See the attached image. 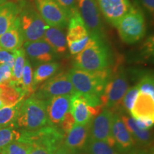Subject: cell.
<instances>
[{
    "label": "cell",
    "mask_w": 154,
    "mask_h": 154,
    "mask_svg": "<svg viewBox=\"0 0 154 154\" xmlns=\"http://www.w3.org/2000/svg\"><path fill=\"white\" fill-rule=\"evenodd\" d=\"M153 152V151H152ZM151 151H149L147 149H133L128 151L126 154H151Z\"/></svg>",
    "instance_id": "ab89813d"
},
{
    "label": "cell",
    "mask_w": 154,
    "mask_h": 154,
    "mask_svg": "<svg viewBox=\"0 0 154 154\" xmlns=\"http://www.w3.org/2000/svg\"><path fill=\"white\" fill-rule=\"evenodd\" d=\"M112 61L111 50L103 38L91 35L86 47L74 58V68L97 72L109 68Z\"/></svg>",
    "instance_id": "6da1fadb"
},
{
    "label": "cell",
    "mask_w": 154,
    "mask_h": 154,
    "mask_svg": "<svg viewBox=\"0 0 154 154\" xmlns=\"http://www.w3.org/2000/svg\"><path fill=\"white\" fill-rule=\"evenodd\" d=\"M51 154H69V152L62 143Z\"/></svg>",
    "instance_id": "60d3db41"
},
{
    "label": "cell",
    "mask_w": 154,
    "mask_h": 154,
    "mask_svg": "<svg viewBox=\"0 0 154 154\" xmlns=\"http://www.w3.org/2000/svg\"><path fill=\"white\" fill-rule=\"evenodd\" d=\"M22 98L23 96L10 85L0 86V109L13 104Z\"/></svg>",
    "instance_id": "4dcf8cb0"
},
{
    "label": "cell",
    "mask_w": 154,
    "mask_h": 154,
    "mask_svg": "<svg viewBox=\"0 0 154 154\" xmlns=\"http://www.w3.org/2000/svg\"><path fill=\"white\" fill-rule=\"evenodd\" d=\"M24 99V97H23L16 103L0 109V128L15 124V120Z\"/></svg>",
    "instance_id": "4316f807"
},
{
    "label": "cell",
    "mask_w": 154,
    "mask_h": 154,
    "mask_svg": "<svg viewBox=\"0 0 154 154\" xmlns=\"http://www.w3.org/2000/svg\"><path fill=\"white\" fill-rule=\"evenodd\" d=\"M19 26L25 42L43 38L47 24L32 5H24L18 16Z\"/></svg>",
    "instance_id": "8992f818"
},
{
    "label": "cell",
    "mask_w": 154,
    "mask_h": 154,
    "mask_svg": "<svg viewBox=\"0 0 154 154\" xmlns=\"http://www.w3.org/2000/svg\"><path fill=\"white\" fill-rule=\"evenodd\" d=\"M76 93L68 73L61 72L44 82L34 96L47 101L57 96L73 95Z\"/></svg>",
    "instance_id": "9c48e42d"
},
{
    "label": "cell",
    "mask_w": 154,
    "mask_h": 154,
    "mask_svg": "<svg viewBox=\"0 0 154 154\" xmlns=\"http://www.w3.org/2000/svg\"><path fill=\"white\" fill-rule=\"evenodd\" d=\"M72 96H57L47 100V115L49 126L59 128L64 116L70 111Z\"/></svg>",
    "instance_id": "4fadbf2b"
},
{
    "label": "cell",
    "mask_w": 154,
    "mask_h": 154,
    "mask_svg": "<svg viewBox=\"0 0 154 154\" xmlns=\"http://www.w3.org/2000/svg\"><path fill=\"white\" fill-rule=\"evenodd\" d=\"M14 63V54L13 51L0 48V64L7 65L12 69Z\"/></svg>",
    "instance_id": "d590c367"
},
{
    "label": "cell",
    "mask_w": 154,
    "mask_h": 154,
    "mask_svg": "<svg viewBox=\"0 0 154 154\" xmlns=\"http://www.w3.org/2000/svg\"><path fill=\"white\" fill-rule=\"evenodd\" d=\"M6 2H7V0H0V6L3 5L4 3H5Z\"/></svg>",
    "instance_id": "7bdbcfd3"
},
{
    "label": "cell",
    "mask_w": 154,
    "mask_h": 154,
    "mask_svg": "<svg viewBox=\"0 0 154 154\" xmlns=\"http://www.w3.org/2000/svg\"><path fill=\"white\" fill-rule=\"evenodd\" d=\"M138 94V89L137 86L128 88L126 93H125L124 97L121 100V105L122 106L124 110H126L127 112H131V111L135 101H136Z\"/></svg>",
    "instance_id": "1f68e13d"
},
{
    "label": "cell",
    "mask_w": 154,
    "mask_h": 154,
    "mask_svg": "<svg viewBox=\"0 0 154 154\" xmlns=\"http://www.w3.org/2000/svg\"><path fill=\"white\" fill-rule=\"evenodd\" d=\"M111 73L110 67L97 72H86L74 67L68 75L76 93L85 97L101 98Z\"/></svg>",
    "instance_id": "7a4b0ae2"
},
{
    "label": "cell",
    "mask_w": 154,
    "mask_h": 154,
    "mask_svg": "<svg viewBox=\"0 0 154 154\" xmlns=\"http://www.w3.org/2000/svg\"><path fill=\"white\" fill-rule=\"evenodd\" d=\"M91 122L84 125L75 124L63 141L69 153L84 151L89 140Z\"/></svg>",
    "instance_id": "2e32d148"
},
{
    "label": "cell",
    "mask_w": 154,
    "mask_h": 154,
    "mask_svg": "<svg viewBox=\"0 0 154 154\" xmlns=\"http://www.w3.org/2000/svg\"><path fill=\"white\" fill-rule=\"evenodd\" d=\"M130 113L134 119L139 117H154V97L138 92Z\"/></svg>",
    "instance_id": "7402d4cb"
},
{
    "label": "cell",
    "mask_w": 154,
    "mask_h": 154,
    "mask_svg": "<svg viewBox=\"0 0 154 154\" xmlns=\"http://www.w3.org/2000/svg\"><path fill=\"white\" fill-rule=\"evenodd\" d=\"M138 4L152 16L154 12V0H137Z\"/></svg>",
    "instance_id": "f35d334b"
},
{
    "label": "cell",
    "mask_w": 154,
    "mask_h": 154,
    "mask_svg": "<svg viewBox=\"0 0 154 154\" xmlns=\"http://www.w3.org/2000/svg\"><path fill=\"white\" fill-rule=\"evenodd\" d=\"M116 27L124 43H136L146 34V21L143 12L137 7L132 6L130 11L119 21Z\"/></svg>",
    "instance_id": "277c9868"
},
{
    "label": "cell",
    "mask_w": 154,
    "mask_h": 154,
    "mask_svg": "<svg viewBox=\"0 0 154 154\" xmlns=\"http://www.w3.org/2000/svg\"><path fill=\"white\" fill-rule=\"evenodd\" d=\"M22 132L19 131L15 124L0 128V153L13 141L19 140Z\"/></svg>",
    "instance_id": "83f0119b"
},
{
    "label": "cell",
    "mask_w": 154,
    "mask_h": 154,
    "mask_svg": "<svg viewBox=\"0 0 154 154\" xmlns=\"http://www.w3.org/2000/svg\"><path fill=\"white\" fill-rule=\"evenodd\" d=\"M19 11L20 7L12 2H6L0 6V36L12 25Z\"/></svg>",
    "instance_id": "603a6c76"
},
{
    "label": "cell",
    "mask_w": 154,
    "mask_h": 154,
    "mask_svg": "<svg viewBox=\"0 0 154 154\" xmlns=\"http://www.w3.org/2000/svg\"><path fill=\"white\" fill-rule=\"evenodd\" d=\"M67 26L66 38L69 51L71 54L76 55L87 45L90 33L79 11L70 17Z\"/></svg>",
    "instance_id": "ba28073f"
},
{
    "label": "cell",
    "mask_w": 154,
    "mask_h": 154,
    "mask_svg": "<svg viewBox=\"0 0 154 154\" xmlns=\"http://www.w3.org/2000/svg\"><path fill=\"white\" fill-rule=\"evenodd\" d=\"M138 92L154 97L153 76L152 74H146L137 84Z\"/></svg>",
    "instance_id": "d6a6232c"
},
{
    "label": "cell",
    "mask_w": 154,
    "mask_h": 154,
    "mask_svg": "<svg viewBox=\"0 0 154 154\" xmlns=\"http://www.w3.org/2000/svg\"><path fill=\"white\" fill-rule=\"evenodd\" d=\"M36 9L46 24L63 29L68 26L70 17L54 0H34Z\"/></svg>",
    "instance_id": "30bf717a"
},
{
    "label": "cell",
    "mask_w": 154,
    "mask_h": 154,
    "mask_svg": "<svg viewBox=\"0 0 154 154\" xmlns=\"http://www.w3.org/2000/svg\"><path fill=\"white\" fill-rule=\"evenodd\" d=\"M33 148V143L29 140L20 137L19 140L9 144L2 154H30Z\"/></svg>",
    "instance_id": "f546056e"
},
{
    "label": "cell",
    "mask_w": 154,
    "mask_h": 154,
    "mask_svg": "<svg viewBox=\"0 0 154 154\" xmlns=\"http://www.w3.org/2000/svg\"><path fill=\"white\" fill-rule=\"evenodd\" d=\"M114 111L103 108L99 114L92 119L90 128L89 139L103 140L116 149L115 141L111 132Z\"/></svg>",
    "instance_id": "7c38bea8"
},
{
    "label": "cell",
    "mask_w": 154,
    "mask_h": 154,
    "mask_svg": "<svg viewBox=\"0 0 154 154\" xmlns=\"http://www.w3.org/2000/svg\"><path fill=\"white\" fill-rule=\"evenodd\" d=\"M76 5L90 34L103 38V23L96 0H76Z\"/></svg>",
    "instance_id": "8fae6325"
},
{
    "label": "cell",
    "mask_w": 154,
    "mask_h": 154,
    "mask_svg": "<svg viewBox=\"0 0 154 154\" xmlns=\"http://www.w3.org/2000/svg\"><path fill=\"white\" fill-rule=\"evenodd\" d=\"M84 152L87 154H121L103 140H88Z\"/></svg>",
    "instance_id": "f1b7e54d"
},
{
    "label": "cell",
    "mask_w": 154,
    "mask_h": 154,
    "mask_svg": "<svg viewBox=\"0 0 154 154\" xmlns=\"http://www.w3.org/2000/svg\"><path fill=\"white\" fill-rule=\"evenodd\" d=\"M151 154H153V152H152V153H151Z\"/></svg>",
    "instance_id": "ee69618b"
},
{
    "label": "cell",
    "mask_w": 154,
    "mask_h": 154,
    "mask_svg": "<svg viewBox=\"0 0 154 154\" xmlns=\"http://www.w3.org/2000/svg\"><path fill=\"white\" fill-rule=\"evenodd\" d=\"M26 134V138L33 143L30 154H51L63 143L64 138L59 128L51 126Z\"/></svg>",
    "instance_id": "52a82bcc"
},
{
    "label": "cell",
    "mask_w": 154,
    "mask_h": 154,
    "mask_svg": "<svg viewBox=\"0 0 154 154\" xmlns=\"http://www.w3.org/2000/svg\"><path fill=\"white\" fill-rule=\"evenodd\" d=\"M100 12L106 21L116 26L119 21L126 15L132 5L129 0H96Z\"/></svg>",
    "instance_id": "5bb4252c"
},
{
    "label": "cell",
    "mask_w": 154,
    "mask_h": 154,
    "mask_svg": "<svg viewBox=\"0 0 154 154\" xmlns=\"http://www.w3.org/2000/svg\"><path fill=\"white\" fill-rule=\"evenodd\" d=\"M74 124L75 121L74 117H73L72 113L69 111L63 117L62 121H61L60 125H59V129L61 131V133L64 136H66L70 131V130L72 129Z\"/></svg>",
    "instance_id": "836d02e7"
},
{
    "label": "cell",
    "mask_w": 154,
    "mask_h": 154,
    "mask_svg": "<svg viewBox=\"0 0 154 154\" xmlns=\"http://www.w3.org/2000/svg\"><path fill=\"white\" fill-rule=\"evenodd\" d=\"M13 52L14 54V63L11 69L12 78H11L10 86L17 89L22 78L23 69L26 61V54L23 47L15 50Z\"/></svg>",
    "instance_id": "484cf974"
},
{
    "label": "cell",
    "mask_w": 154,
    "mask_h": 154,
    "mask_svg": "<svg viewBox=\"0 0 154 154\" xmlns=\"http://www.w3.org/2000/svg\"><path fill=\"white\" fill-rule=\"evenodd\" d=\"M60 64L56 61L41 63L36 67L33 73V88L36 89L37 86L42 84L55 75L59 69Z\"/></svg>",
    "instance_id": "cb8c5ba5"
},
{
    "label": "cell",
    "mask_w": 154,
    "mask_h": 154,
    "mask_svg": "<svg viewBox=\"0 0 154 154\" xmlns=\"http://www.w3.org/2000/svg\"><path fill=\"white\" fill-rule=\"evenodd\" d=\"M0 154H2V153H0Z\"/></svg>",
    "instance_id": "f6af8a7d"
},
{
    "label": "cell",
    "mask_w": 154,
    "mask_h": 154,
    "mask_svg": "<svg viewBox=\"0 0 154 154\" xmlns=\"http://www.w3.org/2000/svg\"><path fill=\"white\" fill-rule=\"evenodd\" d=\"M16 90L23 97L30 96L35 91L33 88V70L29 61L26 59L23 69L22 78Z\"/></svg>",
    "instance_id": "d4e9b609"
},
{
    "label": "cell",
    "mask_w": 154,
    "mask_h": 154,
    "mask_svg": "<svg viewBox=\"0 0 154 154\" xmlns=\"http://www.w3.org/2000/svg\"><path fill=\"white\" fill-rule=\"evenodd\" d=\"M47 124V101L34 96L23 101L15 120L18 129L22 132H36Z\"/></svg>",
    "instance_id": "3957f363"
},
{
    "label": "cell",
    "mask_w": 154,
    "mask_h": 154,
    "mask_svg": "<svg viewBox=\"0 0 154 154\" xmlns=\"http://www.w3.org/2000/svg\"><path fill=\"white\" fill-rule=\"evenodd\" d=\"M12 78L11 69L5 64H0V86L10 85Z\"/></svg>",
    "instance_id": "e575fe53"
},
{
    "label": "cell",
    "mask_w": 154,
    "mask_h": 154,
    "mask_svg": "<svg viewBox=\"0 0 154 154\" xmlns=\"http://www.w3.org/2000/svg\"><path fill=\"white\" fill-rule=\"evenodd\" d=\"M120 117L136 143L140 144L144 147L151 145L153 138L150 131L140 129L138 128L135 122V119L132 116L127 114H121Z\"/></svg>",
    "instance_id": "44dd1931"
},
{
    "label": "cell",
    "mask_w": 154,
    "mask_h": 154,
    "mask_svg": "<svg viewBox=\"0 0 154 154\" xmlns=\"http://www.w3.org/2000/svg\"><path fill=\"white\" fill-rule=\"evenodd\" d=\"M23 49L30 59L39 64L53 61L57 56L43 38L34 42H24Z\"/></svg>",
    "instance_id": "ac0fdd59"
},
{
    "label": "cell",
    "mask_w": 154,
    "mask_h": 154,
    "mask_svg": "<svg viewBox=\"0 0 154 154\" xmlns=\"http://www.w3.org/2000/svg\"><path fill=\"white\" fill-rule=\"evenodd\" d=\"M66 11L69 17H72L75 12L78 11L76 5V0H54Z\"/></svg>",
    "instance_id": "8d00e7d4"
},
{
    "label": "cell",
    "mask_w": 154,
    "mask_h": 154,
    "mask_svg": "<svg viewBox=\"0 0 154 154\" xmlns=\"http://www.w3.org/2000/svg\"><path fill=\"white\" fill-rule=\"evenodd\" d=\"M135 122L140 129L149 130L153 126L154 117H139L135 119Z\"/></svg>",
    "instance_id": "74e56055"
},
{
    "label": "cell",
    "mask_w": 154,
    "mask_h": 154,
    "mask_svg": "<svg viewBox=\"0 0 154 154\" xmlns=\"http://www.w3.org/2000/svg\"><path fill=\"white\" fill-rule=\"evenodd\" d=\"M103 108L90 107L83 96L78 93H75L72 96L70 112L76 124L84 125L91 122L92 119L99 114Z\"/></svg>",
    "instance_id": "9a60e30c"
},
{
    "label": "cell",
    "mask_w": 154,
    "mask_h": 154,
    "mask_svg": "<svg viewBox=\"0 0 154 154\" xmlns=\"http://www.w3.org/2000/svg\"><path fill=\"white\" fill-rule=\"evenodd\" d=\"M128 88V77L124 69H112V73L101 96L103 107L114 111L121 106V100Z\"/></svg>",
    "instance_id": "5b68a950"
},
{
    "label": "cell",
    "mask_w": 154,
    "mask_h": 154,
    "mask_svg": "<svg viewBox=\"0 0 154 154\" xmlns=\"http://www.w3.org/2000/svg\"><path fill=\"white\" fill-rule=\"evenodd\" d=\"M43 39L51 47L57 55H64L69 51L66 35L62 29L47 25Z\"/></svg>",
    "instance_id": "ffe728a7"
},
{
    "label": "cell",
    "mask_w": 154,
    "mask_h": 154,
    "mask_svg": "<svg viewBox=\"0 0 154 154\" xmlns=\"http://www.w3.org/2000/svg\"><path fill=\"white\" fill-rule=\"evenodd\" d=\"M24 43V39L17 17L10 27L0 36V48L9 51H14L22 47Z\"/></svg>",
    "instance_id": "d6986e66"
},
{
    "label": "cell",
    "mask_w": 154,
    "mask_h": 154,
    "mask_svg": "<svg viewBox=\"0 0 154 154\" xmlns=\"http://www.w3.org/2000/svg\"><path fill=\"white\" fill-rule=\"evenodd\" d=\"M69 154H87V153H86L85 152H77V153H69Z\"/></svg>",
    "instance_id": "b9f144b4"
},
{
    "label": "cell",
    "mask_w": 154,
    "mask_h": 154,
    "mask_svg": "<svg viewBox=\"0 0 154 154\" xmlns=\"http://www.w3.org/2000/svg\"><path fill=\"white\" fill-rule=\"evenodd\" d=\"M111 132L115 141L116 149L120 153H126L134 149L136 143L121 120L120 115L114 113Z\"/></svg>",
    "instance_id": "e0dca14e"
}]
</instances>
